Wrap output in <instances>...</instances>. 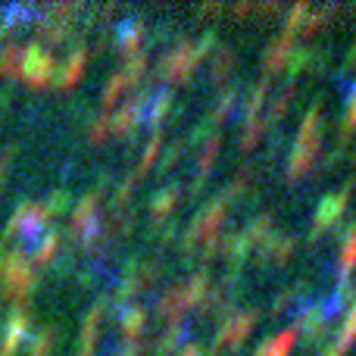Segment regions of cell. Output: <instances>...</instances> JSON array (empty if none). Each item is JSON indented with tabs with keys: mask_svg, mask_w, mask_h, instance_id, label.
Instances as JSON below:
<instances>
[{
	"mask_svg": "<svg viewBox=\"0 0 356 356\" xmlns=\"http://www.w3.org/2000/svg\"><path fill=\"white\" fill-rule=\"evenodd\" d=\"M294 338H297V332H294V328H288V332H282L275 341H266V344L257 350V356H288Z\"/></svg>",
	"mask_w": 356,
	"mask_h": 356,
	"instance_id": "obj_8",
	"label": "cell"
},
{
	"mask_svg": "<svg viewBox=\"0 0 356 356\" xmlns=\"http://www.w3.org/2000/svg\"><path fill=\"white\" fill-rule=\"evenodd\" d=\"M216 147H219V138H213V141L207 144V147H203V156H200V169H197V178H203V172H207L209 166H213V160H216Z\"/></svg>",
	"mask_w": 356,
	"mask_h": 356,
	"instance_id": "obj_17",
	"label": "cell"
},
{
	"mask_svg": "<svg viewBox=\"0 0 356 356\" xmlns=\"http://www.w3.org/2000/svg\"><path fill=\"white\" fill-rule=\"evenodd\" d=\"M328 356H338V353H328Z\"/></svg>",
	"mask_w": 356,
	"mask_h": 356,
	"instance_id": "obj_26",
	"label": "cell"
},
{
	"mask_svg": "<svg viewBox=\"0 0 356 356\" xmlns=\"http://www.w3.org/2000/svg\"><path fill=\"white\" fill-rule=\"evenodd\" d=\"M319 113H322V106H319V104H313V106H309V113L303 116V125H300V131H297L294 154H291V166H288V178H291V181H294V178H300L303 172H307V169L316 163L319 150H322Z\"/></svg>",
	"mask_w": 356,
	"mask_h": 356,
	"instance_id": "obj_1",
	"label": "cell"
},
{
	"mask_svg": "<svg viewBox=\"0 0 356 356\" xmlns=\"http://www.w3.org/2000/svg\"><path fill=\"white\" fill-rule=\"evenodd\" d=\"M347 197H350V188H344V191H338V194H332V197H325V200H322L319 213H316V228H313V234L325 232V228H332L334 222H341V216L347 213V203H350Z\"/></svg>",
	"mask_w": 356,
	"mask_h": 356,
	"instance_id": "obj_3",
	"label": "cell"
},
{
	"mask_svg": "<svg viewBox=\"0 0 356 356\" xmlns=\"http://www.w3.org/2000/svg\"><path fill=\"white\" fill-rule=\"evenodd\" d=\"M172 203H175V191H163V194H156V200H154V213H156V216L166 213Z\"/></svg>",
	"mask_w": 356,
	"mask_h": 356,
	"instance_id": "obj_19",
	"label": "cell"
},
{
	"mask_svg": "<svg viewBox=\"0 0 356 356\" xmlns=\"http://www.w3.org/2000/svg\"><path fill=\"white\" fill-rule=\"evenodd\" d=\"M253 322H257V313H241V316H234L228 325H222V332H219V344L222 347H238L241 341L250 334V328H253Z\"/></svg>",
	"mask_w": 356,
	"mask_h": 356,
	"instance_id": "obj_5",
	"label": "cell"
},
{
	"mask_svg": "<svg viewBox=\"0 0 356 356\" xmlns=\"http://www.w3.org/2000/svg\"><path fill=\"white\" fill-rule=\"evenodd\" d=\"M156 147H160V135H154V141L147 144V150H144V156H141V166H138V172H135V175H141V169H144V166H150V160H154Z\"/></svg>",
	"mask_w": 356,
	"mask_h": 356,
	"instance_id": "obj_22",
	"label": "cell"
},
{
	"mask_svg": "<svg viewBox=\"0 0 356 356\" xmlns=\"http://www.w3.org/2000/svg\"><path fill=\"white\" fill-rule=\"evenodd\" d=\"M16 56H19V47H16V44H10V47H6V54L0 56V69H10L13 63H16Z\"/></svg>",
	"mask_w": 356,
	"mask_h": 356,
	"instance_id": "obj_24",
	"label": "cell"
},
{
	"mask_svg": "<svg viewBox=\"0 0 356 356\" xmlns=\"http://www.w3.org/2000/svg\"><path fill=\"white\" fill-rule=\"evenodd\" d=\"M138 116H141V104H138V100H135V104H129L122 113H119L116 119H113V129H116V131L131 129V122H138Z\"/></svg>",
	"mask_w": 356,
	"mask_h": 356,
	"instance_id": "obj_12",
	"label": "cell"
},
{
	"mask_svg": "<svg viewBox=\"0 0 356 356\" xmlns=\"http://www.w3.org/2000/svg\"><path fill=\"white\" fill-rule=\"evenodd\" d=\"M228 69H232V54L225 50V54L219 56V63H216V79H225Z\"/></svg>",
	"mask_w": 356,
	"mask_h": 356,
	"instance_id": "obj_23",
	"label": "cell"
},
{
	"mask_svg": "<svg viewBox=\"0 0 356 356\" xmlns=\"http://www.w3.org/2000/svg\"><path fill=\"white\" fill-rule=\"evenodd\" d=\"M294 244H297V241L291 238V234H284V238H282V241H275V244L269 241V247H266V259H275V263H282V259H288V257H291Z\"/></svg>",
	"mask_w": 356,
	"mask_h": 356,
	"instance_id": "obj_11",
	"label": "cell"
},
{
	"mask_svg": "<svg viewBox=\"0 0 356 356\" xmlns=\"http://www.w3.org/2000/svg\"><path fill=\"white\" fill-rule=\"evenodd\" d=\"M332 13H334V6H325V10L313 13V16H309V22H307V31H316V29H319V25H325Z\"/></svg>",
	"mask_w": 356,
	"mask_h": 356,
	"instance_id": "obj_20",
	"label": "cell"
},
{
	"mask_svg": "<svg viewBox=\"0 0 356 356\" xmlns=\"http://www.w3.org/2000/svg\"><path fill=\"white\" fill-rule=\"evenodd\" d=\"M288 104H291V88H284V91L278 94V100H275V110L269 113V122H278V119L284 116V110H288Z\"/></svg>",
	"mask_w": 356,
	"mask_h": 356,
	"instance_id": "obj_18",
	"label": "cell"
},
{
	"mask_svg": "<svg viewBox=\"0 0 356 356\" xmlns=\"http://www.w3.org/2000/svg\"><path fill=\"white\" fill-rule=\"evenodd\" d=\"M356 131V85L350 91V100H347V116H344V125H341V141H344L347 135H353Z\"/></svg>",
	"mask_w": 356,
	"mask_h": 356,
	"instance_id": "obj_13",
	"label": "cell"
},
{
	"mask_svg": "<svg viewBox=\"0 0 356 356\" xmlns=\"http://www.w3.org/2000/svg\"><path fill=\"white\" fill-rule=\"evenodd\" d=\"M50 66H54V56L44 54L41 47H31V54H29V66H25V72H29L31 79H38V72H50Z\"/></svg>",
	"mask_w": 356,
	"mask_h": 356,
	"instance_id": "obj_9",
	"label": "cell"
},
{
	"mask_svg": "<svg viewBox=\"0 0 356 356\" xmlns=\"http://www.w3.org/2000/svg\"><path fill=\"white\" fill-rule=\"evenodd\" d=\"M81 63H85V54H81V50H75V56H69V63L63 66V81H72L75 75L81 72Z\"/></svg>",
	"mask_w": 356,
	"mask_h": 356,
	"instance_id": "obj_15",
	"label": "cell"
},
{
	"mask_svg": "<svg viewBox=\"0 0 356 356\" xmlns=\"http://www.w3.org/2000/svg\"><path fill=\"white\" fill-rule=\"evenodd\" d=\"M141 322H144V309H131V313L125 316L122 325H125V332H129V334H135L138 328H141Z\"/></svg>",
	"mask_w": 356,
	"mask_h": 356,
	"instance_id": "obj_21",
	"label": "cell"
},
{
	"mask_svg": "<svg viewBox=\"0 0 356 356\" xmlns=\"http://www.w3.org/2000/svg\"><path fill=\"white\" fill-rule=\"evenodd\" d=\"M203 44H209V38ZM203 44H181L178 50L166 54L163 56V63H160V72L166 75V79H181V75H188L191 69L197 66V60H200Z\"/></svg>",
	"mask_w": 356,
	"mask_h": 356,
	"instance_id": "obj_2",
	"label": "cell"
},
{
	"mask_svg": "<svg viewBox=\"0 0 356 356\" xmlns=\"http://www.w3.org/2000/svg\"><path fill=\"white\" fill-rule=\"evenodd\" d=\"M294 332H303L307 341H319L322 334H325V313H322V309H309V313H303L300 328H294Z\"/></svg>",
	"mask_w": 356,
	"mask_h": 356,
	"instance_id": "obj_6",
	"label": "cell"
},
{
	"mask_svg": "<svg viewBox=\"0 0 356 356\" xmlns=\"http://www.w3.org/2000/svg\"><path fill=\"white\" fill-rule=\"evenodd\" d=\"M353 341H356V303H353L350 316H347V325L341 328V334H338V344H334V353L344 356V353H347V347H350Z\"/></svg>",
	"mask_w": 356,
	"mask_h": 356,
	"instance_id": "obj_10",
	"label": "cell"
},
{
	"mask_svg": "<svg viewBox=\"0 0 356 356\" xmlns=\"http://www.w3.org/2000/svg\"><path fill=\"white\" fill-rule=\"evenodd\" d=\"M259 131H263V125H259V119H250V122H247V129H244V138H241V147H244V150H250L253 144H257Z\"/></svg>",
	"mask_w": 356,
	"mask_h": 356,
	"instance_id": "obj_16",
	"label": "cell"
},
{
	"mask_svg": "<svg viewBox=\"0 0 356 356\" xmlns=\"http://www.w3.org/2000/svg\"><path fill=\"white\" fill-rule=\"evenodd\" d=\"M222 216H225V200L219 197V200H213V203H209V207L194 219V225H191V232H188V238H184V244H191L194 238H203V234H219Z\"/></svg>",
	"mask_w": 356,
	"mask_h": 356,
	"instance_id": "obj_4",
	"label": "cell"
},
{
	"mask_svg": "<svg viewBox=\"0 0 356 356\" xmlns=\"http://www.w3.org/2000/svg\"><path fill=\"white\" fill-rule=\"evenodd\" d=\"M288 47H291V38L288 35H282L278 41H272L269 47H266V56H263V69H266V72H269V69L275 72V69L282 66L284 56H288Z\"/></svg>",
	"mask_w": 356,
	"mask_h": 356,
	"instance_id": "obj_7",
	"label": "cell"
},
{
	"mask_svg": "<svg viewBox=\"0 0 356 356\" xmlns=\"http://www.w3.org/2000/svg\"><path fill=\"white\" fill-rule=\"evenodd\" d=\"M353 266H356V228L350 232V241L344 244V253H341V269L350 272Z\"/></svg>",
	"mask_w": 356,
	"mask_h": 356,
	"instance_id": "obj_14",
	"label": "cell"
},
{
	"mask_svg": "<svg viewBox=\"0 0 356 356\" xmlns=\"http://www.w3.org/2000/svg\"><path fill=\"white\" fill-rule=\"evenodd\" d=\"M181 356H200V350H197V347H184Z\"/></svg>",
	"mask_w": 356,
	"mask_h": 356,
	"instance_id": "obj_25",
	"label": "cell"
}]
</instances>
